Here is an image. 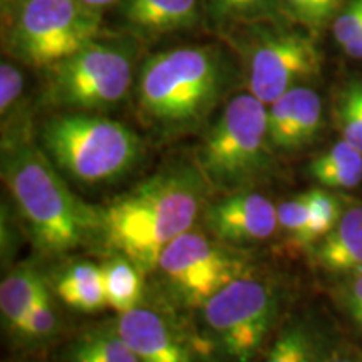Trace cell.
Returning a JSON list of instances; mask_svg holds the SVG:
<instances>
[{
  "mask_svg": "<svg viewBox=\"0 0 362 362\" xmlns=\"http://www.w3.org/2000/svg\"><path fill=\"white\" fill-rule=\"evenodd\" d=\"M59 329L56 309H54L51 296H49L47 288L42 292V296L37 298L33 310L25 317L24 324H22L21 332L17 337L30 346H37V344H45L56 336Z\"/></svg>",
  "mask_w": 362,
  "mask_h": 362,
  "instance_id": "cell-25",
  "label": "cell"
},
{
  "mask_svg": "<svg viewBox=\"0 0 362 362\" xmlns=\"http://www.w3.org/2000/svg\"><path fill=\"white\" fill-rule=\"evenodd\" d=\"M325 349L309 324L292 322L280 330L262 362H319Z\"/></svg>",
  "mask_w": 362,
  "mask_h": 362,
  "instance_id": "cell-22",
  "label": "cell"
},
{
  "mask_svg": "<svg viewBox=\"0 0 362 362\" xmlns=\"http://www.w3.org/2000/svg\"><path fill=\"white\" fill-rule=\"evenodd\" d=\"M202 6L220 27L275 24L284 16L279 0H202Z\"/></svg>",
  "mask_w": 362,
  "mask_h": 362,
  "instance_id": "cell-20",
  "label": "cell"
},
{
  "mask_svg": "<svg viewBox=\"0 0 362 362\" xmlns=\"http://www.w3.org/2000/svg\"><path fill=\"white\" fill-rule=\"evenodd\" d=\"M279 226L288 233L293 242L305 247L307 230H309L310 211L305 193L298 194L291 200H285L279 205Z\"/></svg>",
  "mask_w": 362,
  "mask_h": 362,
  "instance_id": "cell-27",
  "label": "cell"
},
{
  "mask_svg": "<svg viewBox=\"0 0 362 362\" xmlns=\"http://www.w3.org/2000/svg\"><path fill=\"white\" fill-rule=\"evenodd\" d=\"M336 121L342 139L362 153V78L352 79L339 93Z\"/></svg>",
  "mask_w": 362,
  "mask_h": 362,
  "instance_id": "cell-24",
  "label": "cell"
},
{
  "mask_svg": "<svg viewBox=\"0 0 362 362\" xmlns=\"http://www.w3.org/2000/svg\"><path fill=\"white\" fill-rule=\"evenodd\" d=\"M45 72V103L71 111H101L128 94L134 79V52L129 45L99 37Z\"/></svg>",
  "mask_w": 362,
  "mask_h": 362,
  "instance_id": "cell-7",
  "label": "cell"
},
{
  "mask_svg": "<svg viewBox=\"0 0 362 362\" xmlns=\"http://www.w3.org/2000/svg\"><path fill=\"white\" fill-rule=\"evenodd\" d=\"M66 362H139L116 325L86 330L71 342Z\"/></svg>",
  "mask_w": 362,
  "mask_h": 362,
  "instance_id": "cell-19",
  "label": "cell"
},
{
  "mask_svg": "<svg viewBox=\"0 0 362 362\" xmlns=\"http://www.w3.org/2000/svg\"><path fill=\"white\" fill-rule=\"evenodd\" d=\"M211 237L223 243H250L272 237L279 228V210L260 193H228L203 214Z\"/></svg>",
  "mask_w": 362,
  "mask_h": 362,
  "instance_id": "cell-11",
  "label": "cell"
},
{
  "mask_svg": "<svg viewBox=\"0 0 362 362\" xmlns=\"http://www.w3.org/2000/svg\"><path fill=\"white\" fill-rule=\"evenodd\" d=\"M2 180L39 252L61 255L103 237V210L71 192L42 148L21 136L4 141Z\"/></svg>",
  "mask_w": 362,
  "mask_h": 362,
  "instance_id": "cell-2",
  "label": "cell"
},
{
  "mask_svg": "<svg viewBox=\"0 0 362 362\" xmlns=\"http://www.w3.org/2000/svg\"><path fill=\"white\" fill-rule=\"evenodd\" d=\"M314 259L332 275H351L362 272V206L344 211L336 228L315 243Z\"/></svg>",
  "mask_w": 362,
  "mask_h": 362,
  "instance_id": "cell-15",
  "label": "cell"
},
{
  "mask_svg": "<svg viewBox=\"0 0 362 362\" xmlns=\"http://www.w3.org/2000/svg\"><path fill=\"white\" fill-rule=\"evenodd\" d=\"M4 2H17V4H22V2H25V0H4Z\"/></svg>",
  "mask_w": 362,
  "mask_h": 362,
  "instance_id": "cell-34",
  "label": "cell"
},
{
  "mask_svg": "<svg viewBox=\"0 0 362 362\" xmlns=\"http://www.w3.org/2000/svg\"><path fill=\"white\" fill-rule=\"evenodd\" d=\"M202 309L221 356L232 362H253L274 327L279 298L270 285L243 275L221 288Z\"/></svg>",
  "mask_w": 362,
  "mask_h": 362,
  "instance_id": "cell-8",
  "label": "cell"
},
{
  "mask_svg": "<svg viewBox=\"0 0 362 362\" xmlns=\"http://www.w3.org/2000/svg\"><path fill=\"white\" fill-rule=\"evenodd\" d=\"M319 362H362V357L346 349H325Z\"/></svg>",
  "mask_w": 362,
  "mask_h": 362,
  "instance_id": "cell-31",
  "label": "cell"
},
{
  "mask_svg": "<svg viewBox=\"0 0 362 362\" xmlns=\"http://www.w3.org/2000/svg\"><path fill=\"white\" fill-rule=\"evenodd\" d=\"M121 16L136 34L158 37L197 25L200 0H123Z\"/></svg>",
  "mask_w": 362,
  "mask_h": 362,
  "instance_id": "cell-14",
  "label": "cell"
},
{
  "mask_svg": "<svg viewBox=\"0 0 362 362\" xmlns=\"http://www.w3.org/2000/svg\"><path fill=\"white\" fill-rule=\"evenodd\" d=\"M24 90V76L11 62L0 66V112L2 117L12 111Z\"/></svg>",
  "mask_w": 362,
  "mask_h": 362,
  "instance_id": "cell-29",
  "label": "cell"
},
{
  "mask_svg": "<svg viewBox=\"0 0 362 362\" xmlns=\"http://www.w3.org/2000/svg\"><path fill=\"white\" fill-rule=\"evenodd\" d=\"M156 270L181 304L203 307L221 288L245 275V262L200 232H185L161 253Z\"/></svg>",
  "mask_w": 362,
  "mask_h": 362,
  "instance_id": "cell-9",
  "label": "cell"
},
{
  "mask_svg": "<svg viewBox=\"0 0 362 362\" xmlns=\"http://www.w3.org/2000/svg\"><path fill=\"white\" fill-rule=\"evenodd\" d=\"M332 33L336 42L342 49L349 47L362 33V0H351L337 13L332 24Z\"/></svg>",
  "mask_w": 362,
  "mask_h": 362,
  "instance_id": "cell-28",
  "label": "cell"
},
{
  "mask_svg": "<svg viewBox=\"0 0 362 362\" xmlns=\"http://www.w3.org/2000/svg\"><path fill=\"white\" fill-rule=\"evenodd\" d=\"M269 107L252 93L226 103L198 148L197 166L208 187L245 192L260 183L274 165Z\"/></svg>",
  "mask_w": 362,
  "mask_h": 362,
  "instance_id": "cell-5",
  "label": "cell"
},
{
  "mask_svg": "<svg viewBox=\"0 0 362 362\" xmlns=\"http://www.w3.org/2000/svg\"><path fill=\"white\" fill-rule=\"evenodd\" d=\"M307 202H309L310 221L307 230L305 247L315 245L319 240L329 235L336 228V225L344 215L342 202L336 194L325 192L320 188H312L305 192Z\"/></svg>",
  "mask_w": 362,
  "mask_h": 362,
  "instance_id": "cell-23",
  "label": "cell"
},
{
  "mask_svg": "<svg viewBox=\"0 0 362 362\" xmlns=\"http://www.w3.org/2000/svg\"><path fill=\"white\" fill-rule=\"evenodd\" d=\"M322 124V99L307 86H296L269 104V139L274 151L302 149L319 136Z\"/></svg>",
  "mask_w": 362,
  "mask_h": 362,
  "instance_id": "cell-12",
  "label": "cell"
},
{
  "mask_svg": "<svg viewBox=\"0 0 362 362\" xmlns=\"http://www.w3.org/2000/svg\"><path fill=\"white\" fill-rule=\"evenodd\" d=\"M115 325L139 362H200L180 330L155 310L136 307Z\"/></svg>",
  "mask_w": 362,
  "mask_h": 362,
  "instance_id": "cell-13",
  "label": "cell"
},
{
  "mask_svg": "<svg viewBox=\"0 0 362 362\" xmlns=\"http://www.w3.org/2000/svg\"><path fill=\"white\" fill-rule=\"evenodd\" d=\"M284 16L298 24L320 29L336 17L342 0H279Z\"/></svg>",
  "mask_w": 362,
  "mask_h": 362,
  "instance_id": "cell-26",
  "label": "cell"
},
{
  "mask_svg": "<svg viewBox=\"0 0 362 362\" xmlns=\"http://www.w3.org/2000/svg\"><path fill=\"white\" fill-rule=\"evenodd\" d=\"M344 52H346L351 59H357V61H362V33H361L359 37H357L354 42L349 45V47L344 49Z\"/></svg>",
  "mask_w": 362,
  "mask_h": 362,
  "instance_id": "cell-32",
  "label": "cell"
},
{
  "mask_svg": "<svg viewBox=\"0 0 362 362\" xmlns=\"http://www.w3.org/2000/svg\"><path fill=\"white\" fill-rule=\"evenodd\" d=\"M106 302L119 314L138 307L143 297V272L129 259H112L101 267Z\"/></svg>",
  "mask_w": 362,
  "mask_h": 362,
  "instance_id": "cell-21",
  "label": "cell"
},
{
  "mask_svg": "<svg viewBox=\"0 0 362 362\" xmlns=\"http://www.w3.org/2000/svg\"><path fill=\"white\" fill-rule=\"evenodd\" d=\"M101 12L79 0H25L8 27L7 47L30 67L49 69L101 37Z\"/></svg>",
  "mask_w": 362,
  "mask_h": 362,
  "instance_id": "cell-6",
  "label": "cell"
},
{
  "mask_svg": "<svg viewBox=\"0 0 362 362\" xmlns=\"http://www.w3.org/2000/svg\"><path fill=\"white\" fill-rule=\"evenodd\" d=\"M79 2H81V4H84L86 7L94 8V11H99V12H101L103 8H106V7L112 6V4L119 2V0H79Z\"/></svg>",
  "mask_w": 362,
  "mask_h": 362,
  "instance_id": "cell-33",
  "label": "cell"
},
{
  "mask_svg": "<svg viewBox=\"0 0 362 362\" xmlns=\"http://www.w3.org/2000/svg\"><path fill=\"white\" fill-rule=\"evenodd\" d=\"M208 185L198 166L176 165L149 176L103 210V238L143 274L200 215Z\"/></svg>",
  "mask_w": 362,
  "mask_h": 362,
  "instance_id": "cell-1",
  "label": "cell"
},
{
  "mask_svg": "<svg viewBox=\"0 0 362 362\" xmlns=\"http://www.w3.org/2000/svg\"><path fill=\"white\" fill-rule=\"evenodd\" d=\"M59 298L72 309L98 312L107 305L103 269L93 264H74L56 285Z\"/></svg>",
  "mask_w": 362,
  "mask_h": 362,
  "instance_id": "cell-18",
  "label": "cell"
},
{
  "mask_svg": "<svg viewBox=\"0 0 362 362\" xmlns=\"http://www.w3.org/2000/svg\"><path fill=\"white\" fill-rule=\"evenodd\" d=\"M243 56L248 89L267 106L288 89L315 78L322 66L315 39L298 30L262 29Z\"/></svg>",
  "mask_w": 362,
  "mask_h": 362,
  "instance_id": "cell-10",
  "label": "cell"
},
{
  "mask_svg": "<svg viewBox=\"0 0 362 362\" xmlns=\"http://www.w3.org/2000/svg\"><path fill=\"white\" fill-rule=\"evenodd\" d=\"M230 67L210 45L176 47L144 62L136 81V101L148 124L165 134L202 124L221 101Z\"/></svg>",
  "mask_w": 362,
  "mask_h": 362,
  "instance_id": "cell-3",
  "label": "cell"
},
{
  "mask_svg": "<svg viewBox=\"0 0 362 362\" xmlns=\"http://www.w3.org/2000/svg\"><path fill=\"white\" fill-rule=\"evenodd\" d=\"M44 280L34 269H21L8 274L0 284V310L12 334H19L25 317L45 291Z\"/></svg>",
  "mask_w": 362,
  "mask_h": 362,
  "instance_id": "cell-16",
  "label": "cell"
},
{
  "mask_svg": "<svg viewBox=\"0 0 362 362\" xmlns=\"http://www.w3.org/2000/svg\"><path fill=\"white\" fill-rule=\"evenodd\" d=\"M40 148L61 173L81 185L112 183L133 170L143 153L141 139L128 126L81 111L49 117Z\"/></svg>",
  "mask_w": 362,
  "mask_h": 362,
  "instance_id": "cell-4",
  "label": "cell"
},
{
  "mask_svg": "<svg viewBox=\"0 0 362 362\" xmlns=\"http://www.w3.org/2000/svg\"><path fill=\"white\" fill-rule=\"evenodd\" d=\"M309 173L325 188H356L362 183V153L341 139L310 161Z\"/></svg>",
  "mask_w": 362,
  "mask_h": 362,
  "instance_id": "cell-17",
  "label": "cell"
},
{
  "mask_svg": "<svg viewBox=\"0 0 362 362\" xmlns=\"http://www.w3.org/2000/svg\"><path fill=\"white\" fill-rule=\"evenodd\" d=\"M341 300L352 324L362 332V272L351 275L342 287Z\"/></svg>",
  "mask_w": 362,
  "mask_h": 362,
  "instance_id": "cell-30",
  "label": "cell"
}]
</instances>
